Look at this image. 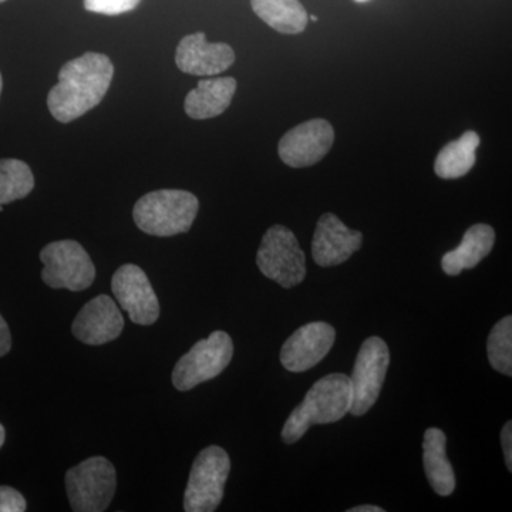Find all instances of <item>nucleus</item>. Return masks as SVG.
<instances>
[{
  "label": "nucleus",
  "instance_id": "aec40b11",
  "mask_svg": "<svg viewBox=\"0 0 512 512\" xmlns=\"http://www.w3.org/2000/svg\"><path fill=\"white\" fill-rule=\"evenodd\" d=\"M481 138L476 131H466L458 140L451 141L441 148L434 163L437 177L443 180H456L473 170L476 164V151Z\"/></svg>",
  "mask_w": 512,
  "mask_h": 512
},
{
  "label": "nucleus",
  "instance_id": "7ed1b4c3",
  "mask_svg": "<svg viewBox=\"0 0 512 512\" xmlns=\"http://www.w3.org/2000/svg\"><path fill=\"white\" fill-rule=\"evenodd\" d=\"M200 201L192 192L158 190L148 192L136 202L134 222L144 234L174 237L190 231L197 218Z\"/></svg>",
  "mask_w": 512,
  "mask_h": 512
},
{
  "label": "nucleus",
  "instance_id": "0eeeda50",
  "mask_svg": "<svg viewBox=\"0 0 512 512\" xmlns=\"http://www.w3.org/2000/svg\"><path fill=\"white\" fill-rule=\"evenodd\" d=\"M234 356V343L227 332L217 330L207 339L192 346L173 370V384L180 392H188L198 384L220 376Z\"/></svg>",
  "mask_w": 512,
  "mask_h": 512
},
{
  "label": "nucleus",
  "instance_id": "9d476101",
  "mask_svg": "<svg viewBox=\"0 0 512 512\" xmlns=\"http://www.w3.org/2000/svg\"><path fill=\"white\" fill-rule=\"evenodd\" d=\"M111 289L121 308L136 325H154L160 318V302L150 279L140 266H120L111 279Z\"/></svg>",
  "mask_w": 512,
  "mask_h": 512
},
{
  "label": "nucleus",
  "instance_id": "a878e982",
  "mask_svg": "<svg viewBox=\"0 0 512 512\" xmlns=\"http://www.w3.org/2000/svg\"><path fill=\"white\" fill-rule=\"evenodd\" d=\"M10 348H12V335L8 323L0 315V357L8 355Z\"/></svg>",
  "mask_w": 512,
  "mask_h": 512
},
{
  "label": "nucleus",
  "instance_id": "f8f14e48",
  "mask_svg": "<svg viewBox=\"0 0 512 512\" xmlns=\"http://www.w3.org/2000/svg\"><path fill=\"white\" fill-rule=\"evenodd\" d=\"M336 332L326 322H312L296 330L281 350V363L292 373L312 369L335 345Z\"/></svg>",
  "mask_w": 512,
  "mask_h": 512
},
{
  "label": "nucleus",
  "instance_id": "2f4dec72",
  "mask_svg": "<svg viewBox=\"0 0 512 512\" xmlns=\"http://www.w3.org/2000/svg\"><path fill=\"white\" fill-rule=\"evenodd\" d=\"M6 2V0H0V3Z\"/></svg>",
  "mask_w": 512,
  "mask_h": 512
},
{
  "label": "nucleus",
  "instance_id": "f257e3e1",
  "mask_svg": "<svg viewBox=\"0 0 512 512\" xmlns=\"http://www.w3.org/2000/svg\"><path fill=\"white\" fill-rule=\"evenodd\" d=\"M114 64L101 53L87 52L64 64L59 83L47 94V107L60 123H72L83 117L109 92Z\"/></svg>",
  "mask_w": 512,
  "mask_h": 512
},
{
  "label": "nucleus",
  "instance_id": "dca6fc26",
  "mask_svg": "<svg viewBox=\"0 0 512 512\" xmlns=\"http://www.w3.org/2000/svg\"><path fill=\"white\" fill-rule=\"evenodd\" d=\"M235 92L237 80L234 77L201 80L185 97V113L194 120L214 119L231 106Z\"/></svg>",
  "mask_w": 512,
  "mask_h": 512
},
{
  "label": "nucleus",
  "instance_id": "423d86ee",
  "mask_svg": "<svg viewBox=\"0 0 512 512\" xmlns=\"http://www.w3.org/2000/svg\"><path fill=\"white\" fill-rule=\"evenodd\" d=\"M256 265L266 278L286 289L301 284L306 276L305 254L298 238L284 225H274L265 232Z\"/></svg>",
  "mask_w": 512,
  "mask_h": 512
},
{
  "label": "nucleus",
  "instance_id": "ddd939ff",
  "mask_svg": "<svg viewBox=\"0 0 512 512\" xmlns=\"http://www.w3.org/2000/svg\"><path fill=\"white\" fill-rule=\"evenodd\" d=\"M235 62L234 49L227 43H210L205 33H192L181 39L175 52V64L192 76H217Z\"/></svg>",
  "mask_w": 512,
  "mask_h": 512
},
{
  "label": "nucleus",
  "instance_id": "cd10ccee",
  "mask_svg": "<svg viewBox=\"0 0 512 512\" xmlns=\"http://www.w3.org/2000/svg\"><path fill=\"white\" fill-rule=\"evenodd\" d=\"M5 439H6L5 427H3L2 424H0V448H2L3 444H5Z\"/></svg>",
  "mask_w": 512,
  "mask_h": 512
},
{
  "label": "nucleus",
  "instance_id": "20e7f679",
  "mask_svg": "<svg viewBox=\"0 0 512 512\" xmlns=\"http://www.w3.org/2000/svg\"><path fill=\"white\" fill-rule=\"evenodd\" d=\"M64 483L73 511H106L116 494V468L107 458H87L67 471Z\"/></svg>",
  "mask_w": 512,
  "mask_h": 512
},
{
  "label": "nucleus",
  "instance_id": "39448f33",
  "mask_svg": "<svg viewBox=\"0 0 512 512\" xmlns=\"http://www.w3.org/2000/svg\"><path fill=\"white\" fill-rule=\"evenodd\" d=\"M231 460L227 451L218 446L204 448L194 464L184 494L187 512H212L220 507L224 498Z\"/></svg>",
  "mask_w": 512,
  "mask_h": 512
},
{
  "label": "nucleus",
  "instance_id": "2eb2a0df",
  "mask_svg": "<svg viewBox=\"0 0 512 512\" xmlns=\"http://www.w3.org/2000/svg\"><path fill=\"white\" fill-rule=\"evenodd\" d=\"M362 242V232L346 227L335 214L328 212L316 225L312 241L313 259L323 268L343 264L362 248Z\"/></svg>",
  "mask_w": 512,
  "mask_h": 512
},
{
  "label": "nucleus",
  "instance_id": "393cba45",
  "mask_svg": "<svg viewBox=\"0 0 512 512\" xmlns=\"http://www.w3.org/2000/svg\"><path fill=\"white\" fill-rule=\"evenodd\" d=\"M501 444H503V451L505 457V464L508 470L512 471V423L508 421L501 431Z\"/></svg>",
  "mask_w": 512,
  "mask_h": 512
},
{
  "label": "nucleus",
  "instance_id": "9b49d317",
  "mask_svg": "<svg viewBox=\"0 0 512 512\" xmlns=\"http://www.w3.org/2000/svg\"><path fill=\"white\" fill-rule=\"evenodd\" d=\"M333 141L332 124L328 120L313 119L289 130L279 141L278 154L289 167H311L325 158Z\"/></svg>",
  "mask_w": 512,
  "mask_h": 512
},
{
  "label": "nucleus",
  "instance_id": "4468645a",
  "mask_svg": "<svg viewBox=\"0 0 512 512\" xmlns=\"http://www.w3.org/2000/svg\"><path fill=\"white\" fill-rule=\"evenodd\" d=\"M124 329V318L117 303L99 295L83 306L73 320L72 332L84 345L100 346L113 342Z\"/></svg>",
  "mask_w": 512,
  "mask_h": 512
},
{
  "label": "nucleus",
  "instance_id": "a211bd4d",
  "mask_svg": "<svg viewBox=\"0 0 512 512\" xmlns=\"http://www.w3.org/2000/svg\"><path fill=\"white\" fill-rule=\"evenodd\" d=\"M447 437L443 430L431 427L424 433L423 464L427 480L441 497H448L456 488V476L447 458Z\"/></svg>",
  "mask_w": 512,
  "mask_h": 512
},
{
  "label": "nucleus",
  "instance_id": "bb28decb",
  "mask_svg": "<svg viewBox=\"0 0 512 512\" xmlns=\"http://www.w3.org/2000/svg\"><path fill=\"white\" fill-rule=\"evenodd\" d=\"M349 512H384V510L377 505H359V507L350 508Z\"/></svg>",
  "mask_w": 512,
  "mask_h": 512
},
{
  "label": "nucleus",
  "instance_id": "6ab92c4d",
  "mask_svg": "<svg viewBox=\"0 0 512 512\" xmlns=\"http://www.w3.org/2000/svg\"><path fill=\"white\" fill-rule=\"evenodd\" d=\"M252 10L282 35H298L308 26V12L299 0H251Z\"/></svg>",
  "mask_w": 512,
  "mask_h": 512
},
{
  "label": "nucleus",
  "instance_id": "6e6552de",
  "mask_svg": "<svg viewBox=\"0 0 512 512\" xmlns=\"http://www.w3.org/2000/svg\"><path fill=\"white\" fill-rule=\"evenodd\" d=\"M40 261L45 265L42 279L49 288L80 292L90 288L96 279L92 258L73 239L46 245L40 251Z\"/></svg>",
  "mask_w": 512,
  "mask_h": 512
},
{
  "label": "nucleus",
  "instance_id": "5701e85b",
  "mask_svg": "<svg viewBox=\"0 0 512 512\" xmlns=\"http://www.w3.org/2000/svg\"><path fill=\"white\" fill-rule=\"evenodd\" d=\"M141 0H83L84 9L97 15L117 16L131 12Z\"/></svg>",
  "mask_w": 512,
  "mask_h": 512
},
{
  "label": "nucleus",
  "instance_id": "b1692460",
  "mask_svg": "<svg viewBox=\"0 0 512 512\" xmlns=\"http://www.w3.org/2000/svg\"><path fill=\"white\" fill-rule=\"evenodd\" d=\"M28 508L25 497L15 488L0 487V512H23Z\"/></svg>",
  "mask_w": 512,
  "mask_h": 512
},
{
  "label": "nucleus",
  "instance_id": "c85d7f7f",
  "mask_svg": "<svg viewBox=\"0 0 512 512\" xmlns=\"http://www.w3.org/2000/svg\"><path fill=\"white\" fill-rule=\"evenodd\" d=\"M2 90H3V79H2V74H0V96H2Z\"/></svg>",
  "mask_w": 512,
  "mask_h": 512
},
{
  "label": "nucleus",
  "instance_id": "f03ea898",
  "mask_svg": "<svg viewBox=\"0 0 512 512\" xmlns=\"http://www.w3.org/2000/svg\"><path fill=\"white\" fill-rule=\"evenodd\" d=\"M352 406V384L343 373H332L318 380L303 402L296 407L282 429V440L293 444L305 436L315 424L336 423L349 413Z\"/></svg>",
  "mask_w": 512,
  "mask_h": 512
},
{
  "label": "nucleus",
  "instance_id": "7c9ffc66",
  "mask_svg": "<svg viewBox=\"0 0 512 512\" xmlns=\"http://www.w3.org/2000/svg\"><path fill=\"white\" fill-rule=\"evenodd\" d=\"M311 20H313V22H318V18H316V16H311Z\"/></svg>",
  "mask_w": 512,
  "mask_h": 512
},
{
  "label": "nucleus",
  "instance_id": "f3484780",
  "mask_svg": "<svg viewBox=\"0 0 512 512\" xmlns=\"http://www.w3.org/2000/svg\"><path fill=\"white\" fill-rule=\"evenodd\" d=\"M495 244V231L487 224H477L468 228L463 241L453 251L441 259V268L448 276H457L466 269L476 268L490 255Z\"/></svg>",
  "mask_w": 512,
  "mask_h": 512
},
{
  "label": "nucleus",
  "instance_id": "4be33fe9",
  "mask_svg": "<svg viewBox=\"0 0 512 512\" xmlns=\"http://www.w3.org/2000/svg\"><path fill=\"white\" fill-rule=\"evenodd\" d=\"M487 352L493 369L512 376V316L495 323L488 336Z\"/></svg>",
  "mask_w": 512,
  "mask_h": 512
},
{
  "label": "nucleus",
  "instance_id": "1a4fd4ad",
  "mask_svg": "<svg viewBox=\"0 0 512 512\" xmlns=\"http://www.w3.org/2000/svg\"><path fill=\"white\" fill-rule=\"evenodd\" d=\"M390 365V352L383 339L372 336L363 342L357 353L350 384H352V416H365L379 399L387 369Z\"/></svg>",
  "mask_w": 512,
  "mask_h": 512
},
{
  "label": "nucleus",
  "instance_id": "c756f323",
  "mask_svg": "<svg viewBox=\"0 0 512 512\" xmlns=\"http://www.w3.org/2000/svg\"><path fill=\"white\" fill-rule=\"evenodd\" d=\"M355 2H357V3H366V2H369V0H355Z\"/></svg>",
  "mask_w": 512,
  "mask_h": 512
},
{
  "label": "nucleus",
  "instance_id": "412c9836",
  "mask_svg": "<svg viewBox=\"0 0 512 512\" xmlns=\"http://www.w3.org/2000/svg\"><path fill=\"white\" fill-rule=\"evenodd\" d=\"M35 188V177L25 161L0 160V205L22 200Z\"/></svg>",
  "mask_w": 512,
  "mask_h": 512
}]
</instances>
